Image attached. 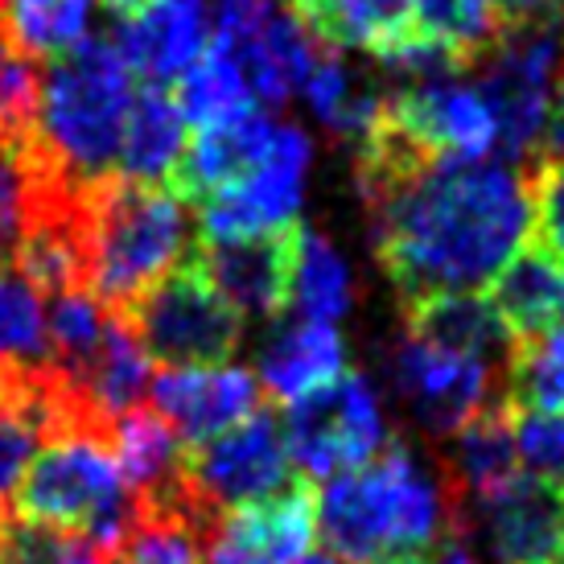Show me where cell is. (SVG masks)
<instances>
[{
	"label": "cell",
	"mask_w": 564,
	"mask_h": 564,
	"mask_svg": "<svg viewBox=\"0 0 564 564\" xmlns=\"http://www.w3.org/2000/svg\"><path fill=\"white\" fill-rule=\"evenodd\" d=\"M359 198L400 310L441 293L490 289L532 236L528 177L490 158L424 161Z\"/></svg>",
	"instance_id": "obj_1"
},
{
	"label": "cell",
	"mask_w": 564,
	"mask_h": 564,
	"mask_svg": "<svg viewBox=\"0 0 564 564\" xmlns=\"http://www.w3.org/2000/svg\"><path fill=\"white\" fill-rule=\"evenodd\" d=\"M317 528L338 564H379L466 535L470 507L441 466L429 470L404 441H388L367 466L326 478Z\"/></svg>",
	"instance_id": "obj_2"
},
{
	"label": "cell",
	"mask_w": 564,
	"mask_h": 564,
	"mask_svg": "<svg viewBox=\"0 0 564 564\" xmlns=\"http://www.w3.org/2000/svg\"><path fill=\"white\" fill-rule=\"evenodd\" d=\"M128 104L132 75L120 50L111 37H83L70 54L50 63L33 132L13 144L63 177L99 182L116 173Z\"/></svg>",
	"instance_id": "obj_3"
},
{
	"label": "cell",
	"mask_w": 564,
	"mask_h": 564,
	"mask_svg": "<svg viewBox=\"0 0 564 564\" xmlns=\"http://www.w3.org/2000/svg\"><path fill=\"white\" fill-rule=\"evenodd\" d=\"M189 203L170 186L120 173L91 189V293L108 314L124 317L153 281L189 251Z\"/></svg>",
	"instance_id": "obj_4"
},
{
	"label": "cell",
	"mask_w": 564,
	"mask_h": 564,
	"mask_svg": "<svg viewBox=\"0 0 564 564\" xmlns=\"http://www.w3.org/2000/svg\"><path fill=\"white\" fill-rule=\"evenodd\" d=\"M13 511L30 523L87 535L111 556L137 523V495L128 490L108 441L58 437L30 457L13 490Z\"/></svg>",
	"instance_id": "obj_5"
},
{
	"label": "cell",
	"mask_w": 564,
	"mask_h": 564,
	"mask_svg": "<svg viewBox=\"0 0 564 564\" xmlns=\"http://www.w3.org/2000/svg\"><path fill=\"white\" fill-rule=\"evenodd\" d=\"M149 359L165 367H219L243 343V314L219 297L194 243L177 264L144 289L124 314Z\"/></svg>",
	"instance_id": "obj_6"
},
{
	"label": "cell",
	"mask_w": 564,
	"mask_h": 564,
	"mask_svg": "<svg viewBox=\"0 0 564 564\" xmlns=\"http://www.w3.org/2000/svg\"><path fill=\"white\" fill-rule=\"evenodd\" d=\"M478 70V91L499 128V153L523 158L535 153V141L544 132L552 87L564 70V13L549 21H532L519 30H502L495 50Z\"/></svg>",
	"instance_id": "obj_7"
},
{
	"label": "cell",
	"mask_w": 564,
	"mask_h": 564,
	"mask_svg": "<svg viewBox=\"0 0 564 564\" xmlns=\"http://www.w3.org/2000/svg\"><path fill=\"white\" fill-rule=\"evenodd\" d=\"M281 433L289 462L310 482L359 470L388 445V424L376 388L350 367L314 395L289 404Z\"/></svg>",
	"instance_id": "obj_8"
},
{
	"label": "cell",
	"mask_w": 564,
	"mask_h": 564,
	"mask_svg": "<svg viewBox=\"0 0 564 564\" xmlns=\"http://www.w3.org/2000/svg\"><path fill=\"white\" fill-rule=\"evenodd\" d=\"M293 462L284 449L281 421L260 408L223 437L203 445H182V486L206 519H219L231 507L268 499L293 482Z\"/></svg>",
	"instance_id": "obj_9"
},
{
	"label": "cell",
	"mask_w": 564,
	"mask_h": 564,
	"mask_svg": "<svg viewBox=\"0 0 564 564\" xmlns=\"http://www.w3.org/2000/svg\"><path fill=\"white\" fill-rule=\"evenodd\" d=\"M305 173L310 137L293 124H276L264 161L198 203V239H248L289 227L305 194Z\"/></svg>",
	"instance_id": "obj_10"
},
{
	"label": "cell",
	"mask_w": 564,
	"mask_h": 564,
	"mask_svg": "<svg viewBox=\"0 0 564 564\" xmlns=\"http://www.w3.org/2000/svg\"><path fill=\"white\" fill-rule=\"evenodd\" d=\"M392 383L395 395L408 404L429 437H454L474 412L490 404V392L499 383V362L454 355L441 346L408 338L392 350Z\"/></svg>",
	"instance_id": "obj_11"
},
{
	"label": "cell",
	"mask_w": 564,
	"mask_h": 564,
	"mask_svg": "<svg viewBox=\"0 0 564 564\" xmlns=\"http://www.w3.org/2000/svg\"><path fill=\"white\" fill-rule=\"evenodd\" d=\"M317 540L314 482L297 474L293 482L223 511L203 544V564H301Z\"/></svg>",
	"instance_id": "obj_12"
},
{
	"label": "cell",
	"mask_w": 564,
	"mask_h": 564,
	"mask_svg": "<svg viewBox=\"0 0 564 564\" xmlns=\"http://www.w3.org/2000/svg\"><path fill=\"white\" fill-rule=\"evenodd\" d=\"M383 111L429 158L482 161L499 149V128L482 91L457 75L404 83L400 91L383 95Z\"/></svg>",
	"instance_id": "obj_13"
},
{
	"label": "cell",
	"mask_w": 564,
	"mask_h": 564,
	"mask_svg": "<svg viewBox=\"0 0 564 564\" xmlns=\"http://www.w3.org/2000/svg\"><path fill=\"white\" fill-rule=\"evenodd\" d=\"M149 400L182 445H203L260 412V379L248 367H165L149 383Z\"/></svg>",
	"instance_id": "obj_14"
},
{
	"label": "cell",
	"mask_w": 564,
	"mask_h": 564,
	"mask_svg": "<svg viewBox=\"0 0 564 564\" xmlns=\"http://www.w3.org/2000/svg\"><path fill=\"white\" fill-rule=\"evenodd\" d=\"M301 223L248 239H198L194 256L219 297L248 317H281L293 293Z\"/></svg>",
	"instance_id": "obj_15"
},
{
	"label": "cell",
	"mask_w": 564,
	"mask_h": 564,
	"mask_svg": "<svg viewBox=\"0 0 564 564\" xmlns=\"http://www.w3.org/2000/svg\"><path fill=\"white\" fill-rule=\"evenodd\" d=\"M206 42H210L206 0H149L132 17H120L111 37L128 75L149 87H170L182 79L198 63Z\"/></svg>",
	"instance_id": "obj_16"
},
{
	"label": "cell",
	"mask_w": 564,
	"mask_h": 564,
	"mask_svg": "<svg viewBox=\"0 0 564 564\" xmlns=\"http://www.w3.org/2000/svg\"><path fill=\"white\" fill-rule=\"evenodd\" d=\"M490 549L499 564H561L564 561V499L561 486L519 474L495 499L482 502Z\"/></svg>",
	"instance_id": "obj_17"
},
{
	"label": "cell",
	"mask_w": 564,
	"mask_h": 564,
	"mask_svg": "<svg viewBox=\"0 0 564 564\" xmlns=\"http://www.w3.org/2000/svg\"><path fill=\"white\" fill-rule=\"evenodd\" d=\"M272 137H276V120H268L264 111H251L231 124L198 128V137L186 141L177 170L170 173V189L189 206L206 203L215 189L231 186L251 165H260Z\"/></svg>",
	"instance_id": "obj_18"
},
{
	"label": "cell",
	"mask_w": 564,
	"mask_h": 564,
	"mask_svg": "<svg viewBox=\"0 0 564 564\" xmlns=\"http://www.w3.org/2000/svg\"><path fill=\"white\" fill-rule=\"evenodd\" d=\"M490 305L516 343L556 329L564 322V260L540 239H528L490 281Z\"/></svg>",
	"instance_id": "obj_19"
},
{
	"label": "cell",
	"mask_w": 564,
	"mask_h": 564,
	"mask_svg": "<svg viewBox=\"0 0 564 564\" xmlns=\"http://www.w3.org/2000/svg\"><path fill=\"white\" fill-rule=\"evenodd\" d=\"M441 474L449 478L457 499L466 507H482L495 499L502 486L519 478V454H516V429H511V408L507 400H490L482 412H474L470 421L454 433V449L441 462Z\"/></svg>",
	"instance_id": "obj_20"
},
{
	"label": "cell",
	"mask_w": 564,
	"mask_h": 564,
	"mask_svg": "<svg viewBox=\"0 0 564 564\" xmlns=\"http://www.w3.org/2000/svg\"><path fill=\"white\" fill-rule=\"evenodd\" d=\"M400 314H404L408 338L454 350V355H474L486 362L502 359L507 367V355L516 346L499 310L490 305V297H478V293H441V297L404 305Z\"/></svg>",
	"instance_id": "obj_21"
},
{
	"label": "cell",
	"mask_w": 564,
	"mask_h": 564,
	"mask_svg": "<svg viewBox=\"0 0 564 564\" xmlns=\"http://www.w3.org/2000/svg\"><path fill=\"white\" fill-rule=\"evenodd\" d=\"M346 371V343L329 322H297L260 350V388L276 404H297Z\"/></svg>",
	"instance_id": "obj_22"
},
{
	"label": "cell",
	"mask_w": 564,
	"mask_h": 564,
	"mask_svg": "<svg viewBox=\"0 0 564 564\" xmlns=\"http://www.w3.org/2000/svg\"><path fill=\"white\" fill-rule=\"evenodd\" d=\"M182 153H186V116L173 91L141 83L128 104L116 173L149 186H170V173L177 170Z\"/></svg>",
	"instance_id": "obj_23"
},
{
	"label": "cell",
	"mask_w": 564,
	"mask_h": 564,
	"mask_svg": "<svg viewBox=\"0 0 564 564\" xmlns=\"http://www.w3.org/2000/svg\"><path fill=\"white\" fill-rule=\"evenodd\" d=\"M111 454L137 502L165 499L182 478V441L153 404H137L116 416Z\"/></svg>",
	"instance_id": "obj_24"
},
{
	"label": "cell",
	"mask_w": 564,
	"mask_h": 564,
	"mask_svg": "<svg viewBox=\"0 0 564 564\" xmlns=\"http://www.w3.org/2000/svg\"><path fill=\"white\" fill-rule=\"evenodd\" d=\"M317 42L334 50H362L376 58L395 37H404L408 0H284Z\"/></svg>",
	"instance_id": "obj_25"
},
{
	"label": "cell",
	"mask_w": 564,
	"mask_h": 564,
	"mask_svg": "<svg viewBox=\"0 0 564 564\" xmlns=\"http://www.w3.org/2000/svg\"><path fill=\"white\" fill-rule=\"evenodd\" d=\"M173 99H177V108L186 116V124L194 128L231 124V120H243L251 111H260L236 50L219 42V37H210L206 50L198 54V63L177 79V95Z\"/></svg>",
	"instance_id": "obj_26"
},
{
	"label": "cell",
	"mask_w": 564,
	"mask_h": 564,
	"mask_svg": "<svg viewBox=\"0 0 564 564\" xmlns=\"http://www.w3.org/2000/svg\"><path fill=\"white\" fill-rule=\"evenodd\" d=\"M305 95V104L314 108V116L322 124L343 137L346 144H359L362 132L379 120V108H383V95L376 91L367 79H359L350 66L343 63V50L322 46L317 50L314 66L305 70V79L297 87Z\"/></svg>",
	"instance_id": "obj_27"
},
{
	"label": "cell",
	"mask_w": 564,
	"mask_h": 564,
	"mask_svg": "<svg viewBox=\"0 0 564 564\" xmlns=\"http://www.w3.org/2000/svg\"><path fill=\"white\" fill-rule=\"evenodd\" d=\"M350 297H355V284H350V268H346L343 251L334 248L317 227L301 223L289 310H297L305 322H329L334 326L350 310Z\"/></svg>",
	"instance_id": "obj_28"
},
{
	"label": "cell",
	"mask_w": 564,
	"mask_h": 564,
	"mask_svg": "<svg viewBox=\"0 0 564 564\" xmlns=\"http://www.w3.org/2000/svg\"><path fill=\"white\" fill-rule=\"evenodd\" d=\"M408 25L424 42L449 50L462 70L482 63L502 37L490 0H408Z\"/></svg>",
	"instance_id": "obj_29"
},
{
	"label": "cell",
	"mask_w": 564,
	"mask_h": 564,
	"mask_svg": "<svg viewBox=\"0 0 564 564\" xmlns=\"http://www.w3.org/2000/svg\"><path fill=\"white\" fill-rule=\"evenodd\" d=\"M0 33L33 63H54L87 37V0H0Z\"/></svg>",
	"instance_id": "obj_30"
},
{
	"label": "cell",
	"mask_w": 564,
	"mask_h": 564,
	"mask_svg": "<svg viewBox=\"0 0 564 564\" xmlns=\"http://www.w3.org/2000/svg\"><path fill=\"white\" fill-rule=\"evenodd\" d=\"M54 362L46 297L13 264H0V371Z\"/></svg>",
	"instance_id": "obj_31"
},
{
	"label": "cell",
	"mask_w": 564,
	"mask_h": 564,
	"mask_svg": "<svg viewBox=\"0 0 564 564\" xmlns=\"http://www.w3.org/2000/svg\"><path fill=\"white\" fill-rule=\"evenodd\" d=\"M502 371L511 412H564V322L511 346Z\"/></svg>",
	"instance_id": "obj_32"
},
{
	"label": "cell",
	"mask_w": 564,
	"mask_h": 564,
	"mask_svg": "<svg viewBox=\"0 0 564 564\" xmlns=\"http://www.w3.org/2000/svg\"><path fill=\"white\" fill-rule=\"evenodd\" d=\"M516 454L523 474L561 482L564 478V412H511Z\"/></svg>",
	"instance_id": "obj_33"
},
{
	"label": "cell",
	"mask_w": 564,
	"mask_h": 564,
	"mask_svg": "<svg viewBox=\"0 0 564 564\" xmlns=\"http://www.w3.org/2000/svg\"><path fill=\"white\" fill-rule=\"evenodd\" d=\"M532 198V239L564 260V161H540L523 170Z\"/></svg>",
	"instance_id": "obj_34"
},
{
	"label": "cell",
	"mask_w": 564,
	"mask_h": 564,
	"mask_svg": "<svg viewBox=\"0 0 564 564\" xmlns=\"http://www.w3.org/2000/svg\"><path fill=\"white\" fill-rule=\"evenodd\" d=\"M21 198H25V170L9 141H0V264H13L21 243Z\"/></svg>",
	"instance_id": "obj_35"
},
{
	"label": "cell",
	"mask_w": 564,
	"mask_h": 564,
	"mask_svg": "<svg viewBox=\"0 0 564 564\" xmlns=\"http://www.w3.org/2000/svg\"><path fill=\"white\" fill-rule=\"evenodd\" d=\"M535 158L540 161H564V70L549 99V116H544V132L535 141Z\"/></svg>",
	"instance_id": "obj_36"
},
{
	"label": "cell",
	"mask_w": 564,
	"mask_h": 564,
	"mask_svg": "<svg viewBox=\"0 0 564 564\" xmlns=\"http://www.w3.org/2000/svg\"><path fill=\"white\" fill-rule=\"evenodd\" d=\"M490 9H495L502 30H519V25L556 17L564 9V0H490Z\"/></svg>",
	"instance_id": "obj_37"
},
{
	"label": "cell",
	"mask_w": 564,
	"mask_h": 564,
	"mask_svg": "<svg viewBox=\"0 0 564 564\" xmlns=\"http://www.w3.org/2000/svg\"><path fill=\"white\" fill-rule=\"evenodd\" d=\"M104 4H108L111 13H116V21H120V17H132L137 9H144L149 0H104Z\"/></svg>",
	"instance_id": "obj_38"
},
{
	"label": "cell",
	"mask_w": 564,
	"mask_h": 564,
	"mask_svg": "<svg viewBox=\"0 0 564 564\" xmlns=\"http://www.w3.org/2000/svg\"><path fill=\"white\" fill-rule=\"evenodd\" d=\"M379 564H433V552H412V556H392V561Z\"/></svg>",
	"instance_id": "obj_39"
},
{
	"label": "cell",
	"mask_w": 564,
	"mask_h": 564,
	"mask_svg": "<svg viewBox=\"0 0 564 564\" xmlns=\"http://www.w3.org/2000/svg\"><path fill=\"white\" fill-rule=\"evenodd\" d=\"M104 564H149V561H137V556H128V552H111Z\"/></svg>",
	"instance_id": "obj_40"
},
{
	"label": "cell",
	"mask_w": 564,
	"mask_h": 564,
	"mask_svg": "<svg viewBox=\"0 0 564 564\" xmlns=\"http://www.w3.org/2000/svg\"><path fill=\"white\" fill-rule=\"evenodd\" d=\"M301 564H338V561H334V556H305Z\"/></svg>",
	"instance_id": "obj_41"
},
{
	"label": "cell",
	"mask_w": 564,
	"mask_h": 564,
	"mask_svg": "<svg viewBox=\"0 0 564 564\" xmlns=\"http://www.w3.org/2000/svg\"><path fill=\"white\" fill-rule=\"evenodd\" d=\"M556 486H561V499H564V478H561V482H556Z\"/></svg>",
	"instance_id": "obj_42"
},
{
	"label": "cell",
	"mask_w": 564,
	"mask_h": 564,
	"mask_svg": "<svg viewBox=\"0 0 564 564\" xmlns=\"http://www.w3.org/2000/svg\"><path fill=\"white\" fill-rule=\"evenodd\" d=\"M561 564H564V561H561Z\"/></svg>",
	"instance_id": "obj_43"
}]
</instances>
